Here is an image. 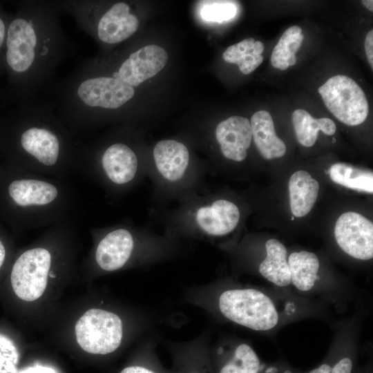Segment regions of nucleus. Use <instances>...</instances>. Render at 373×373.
<instances>
[{"instance_id":"nucleus-10","label":"nucleus","mask_w":373,"mask_h":373,"mask_svg":"<svg viewBox=\"0 0 373 373\" xmlns=\"http://www.w3.org/2000/svg\"><path fill=\"white\" fill-rule=\"evenodd\" d=\"M168 57L162 47L149 45L130 53L117 68L113 69L120 79L135 88L158 73Z\"/></svg>"},{"instance_id":"nucleus-37","label":"nucleus","mask_w":373,"mask_h":373,"mask_svg":"<svg viewBox=\"0 0 373 373\" xmlns=\"http://www.w3.org/2000/svg\"><path fill=\"white\" fill-rule=\"evenodd\" d=\"M279 61H280V66L278 69L282 70H285L287 69V68L289 67L287 62L284 60H279Z\"/></svg>"},{"instance_id":"nucleus-19","label":"nucleus","mask_w":373,"mask_h":373,"mask_svg":"<svg viewBox=\"0 0 373 373\" xmlns=\"http://www.w3.org/2000/svg\"><path fill=\"white\" fill-rule=\"evenodd\" d=\"M291 284L299 291L307 292L315 286L318 278L320 261L313 252L300 251L288 256Z\"/></svg>"},{"instance_id":"nucleus-24","label":"nucleus","mask_w":373,"mask_h":373,"mask_svg":"<svg viewBox=\"0 0 373 373\" xmlns=\"http://www.w3.org/2000/svg\"><path fill=\"white\" fill-rule=\"evenodd\" d=\"M356 360L350 351H337L329 355L317 367L306 373H354Z\"/></svg>"},{"instance_id":"nucleus-16","label":"nucleus","mask_w":373,"mask_h":373,"mask_svg":"<svg viewBox=\"0 0 373 373\" xmlns=\"http://www.w3.org/2000/svg\"><path fill=\"white\" fill-rule=\"evenodd\" d=\"M250 124L252 138L263 158L273 160L281 157L285 154L286 145L277 136L273 119L269 112H256L251 118Z\"/></svg>"},{"instance_id":"nucleus-33","label":"nucleus","mask_w":373,"mask_h":373,"mask_svg":"<svg viewBox=\"0 0 373 373\" xmlns=\"http://www.w3.org/2000/svg\"><path fill=\"white\" fill-rule=\"evenodd\" d=\"M254 48L253 53L255 56L260 55L265 50L264 44L260 41H255Z\"/></svg>"},{"instance_id":"nucleus-34","label":"nucleus","mask_w":373,"mask_h":373,"mask_svg":"<svg viewBox=\"0 0 373 373\" xmlns=\"http://www.w3.org/2000/svg\"><path fill=\"white\" fill-rule=\"evenodd\" d=\"M285 32L289 36H291L293 35H300L302 34V29L298 26H293L287 29Z\"/></svg>"},{"instance_id":"nucleus-38","label":"nucleus","mask_w":373,"mask_h":373,"mask_svg":"<svg viewBox=\"0 0 373 373\" xmlns=\"http://www.w3.org/2000/svg\"><path fill=\"white\" fill-rule=\"evenodd\" d=\"M287 64L289 66H294L296 63V57L295 55L291 56L287 61Z\"/></svg>"},{"instance_id":"nucleus-15","label":"nucleus","mask_w":373,"mask_h":373,"mask_svg":"<svg viewBox=\"0 0 373 373\" xmlns=\"http://www.w3.org/2000/svg\"><path fill=\"white\" fill-rule=\"evenodd\" d=\"M6 193L12 204L27 207L49 204L57 198L58 191L54 185L44 181L17 179L8 183Z\"/></svg>"},{"instance_id":"nucleus-14","label":"nucleus","mask_w":373,"mask_h":373,"mask_svg":"<svg viewBox=\"0 0 373 373\" xmlns=\"http://www.w3.org/2000/svg\"><path fill=\"white\" fill-rule=\"evenodd\" d=\"M101 161L108 179L117 185L133 180L139 170L136 153L123 142H115L108 146L102 153Z\"/></svg>"},{"instance_id":"nucleus-1","label":"nucleus","mask_w":373,"mask_h":373,"mask_svg":"<svg viewBox=\"0 0 373 373\" xmlns=\"http://www.w3.org/2000/svg\"><path fill=\"white\" fill-rule=\"evenodd\" d=\"M57 0H29L8 20L4 62L21 102L46 95L70 44Z\"/></svg>"},{"instance_id":"nucleus-2","label":"nucleus","mask_w":373,"mask_h":373,"mask_svg":"<svg viewBox=\"0 0 373 373\" xmlns=\"http://www.w3.org/2000/svg\"><path fill=\"white\" fill-rule=\"evenodd\" d=\"M61 12L70 15L79 28L99 43L112 46L130 38L138 29L137 17L126 2L103 7L97 1L59 0Z\"/></svg>"},{"instance_id":"nucleus-30","label":"nucleus","mask_w":373,"mask_h":373,"mask_svg":"<svg viewBox=\"0 0 373 373\" xmlns=\"http://www.w3.org/2000/svg\"><path fill=\"white\" fill-rule=\"evenodd\" d=\"M260 373H299L295 370L287 368L286 365L278 364L269 367L264 366Z\"/></svg>"},{"instance_id":"nucleus-22","label":"nucleus","mask_w":373,"mask_h":373,"mask_svg":"<svg viewBox=\"0 0 373 373\" xmlns=\"http://www.w3.org/2000/svg\"><path fill=\"white\" fill-rule=\"evenodd\" d=\"M254 38H247L238 44L228 47L222 54L224 61L238 66L244 75H248L256 69L263 61L260 55L255 56L253 53Z\"/></svg>"},{"instance_id":"nucleus-8","label":"nucleus","mask_w":373,"mask_h":373,"mask_svg":"<svg viewBox=\"0 0 373 373\" xmlns=\"http://www.w3.org/2000/svg\"><path fill=\"white\" fill-rule=\"evenodd\" d=\"M50 263V254L46 249L34 248L23 252L11 271L15 294L26 301L38 299L46 289Z\"/></svg>"},{"instance_id":"nucleus-28","label":"nucleus","mask_w":373,"mask_h":373,"mask_svg":"<svg viewBox=\"0 0 373 373\" xmlns=\"http://www.w3.org/2000/svg\"><path fill=\"white\" fill-rule=\"evenodd\" d=\"M8 20L6 21V17L0 12V61L3 59V58H2L1 56L3 55L4 56V52H3V49H4L5 50Z\"/></svg>"},{"instance_id":"nucleus-39","label":"nucleus","mask_w":373,"mask_h":373,"mask_svg":"<svg viewBox=\"0 0 373 373\" xmlns=\"http://www.w3.org/2000/svg\"><path fill=\"white\" fill-rule=\"evenodd\" d=\"M332 140H333V141H332L333 143H334V142H336V139H335V138H333Z\"/></svg>"},{"instance_id":"nucleus-25","label":"nucleus","mask_w":373,"mask_h":373,"mask_svg":"<svg viewBox=\"0 0 373 373\" xmlns=\"http://www.w3.org/2000/svg\"><path fill=\"white\" fill-rule=\"evenodd\" d=\"M200 13L207 21L222 22L232 19L237 12L235 3L231 1H203Z\"/></svg>"},{"instance_id":"nucleus-32","label":"nucleus","mask_w":373,"mask_h":373,"mask_svg":"<svg viewBox=\"0 0 373 373\" xmlns=\"http://www.w3.org/2000/svg\"><path fill=\"white\" fill-rule=\"evenodd\" d=\"M304 39V35L301 34L299 35L298 38L293 43L288 45V49L293 53H296L302 44V41Z\"/></svg>"},{"instance_id":"nucleus-23","label":"nucleus","mask_w":373,"mask_h":373,"mask_svg":"<svg viewBox=\"0 0 373 373\" xmlns=\"http://www.w3.org/2000/svg\"><path fill=\"white\" fill-rule=\"evenodd\" d=\"M174 362L171 373H213L206 350L195 348L178 352Z\"/></svg>"},{"instance_id":"nucleus-18","label":"nucleus","mask_w":373,"mask_h":373,"mask_svg":"<svg viewBox=\"0 0 373 373\" xmlns=\"http://www.w3.org/2000/svg\"><path fill=\"white\" fill-rule=\"evenodd\" d=\"M266 257L260 263L259 272L269 282L280 287L291 285L286 247L276 239L265 243Z\"/></svg>"},{"instance_id":"nucleus-20","label":"nucleus","mask_w":373,"mask_h":373,"mask_svg":"<svg viewBox=\"0 0 373 373\" xmlns=\"http://www.w3.org/2000/svg\"><path fill=\"white\" fill-rule=\"evenodd\" d=\"M292 122L298 142L304 146H312L321 131L327 135H332L336 131L334 121L327 117L316 119L303 109H296L292 113Z\"/></svg>"},{"instance_id":"nucleus-36","label":"nucleus","mask_w":373,"mask_h":373,"mask_svg":"<svg viewBox=\"0 0 373 373\" xmlns=\"http://www.w3.org/2000/svg\"><path fill=\"white\" fill-rule=\"evenodd\" d=\"M363 5L370 11H373V1L372 0H363L361 1Z\"/></svg>"},{"instance_id":"nucleus-35","label":"nucleus","mask_w":373,"mask_h":373,"mask_svg":"<svg viewBox=\"0 0 373 373\" xmlns=\"http://www.w3.org/2000/svg\"><path fill=\"white\" fill-rule=\"evenodd\" d=\"M6 256V247L2 242V240L0 239V269L2 267Z\"/></svg>"},{"instance_id":"nucleus-13","label":"nucleus","mask_w":373,"mask_h":373,"mask_svg":"<svg viewBox=\"0 0 373 373\" xmlns=\"http://www.w3.org/2000/svg\"><path fill=\"white\" fill-rule=\"evenodd\" d=\"M135 241L130 231L117 229L109 232L99 242L95 254L101 269L113 271L122 268L131 258Z\"/></svg>"},{"instance_id":"nucleus-21","label":"nucleus","mask_w":373,"mask_h":373,"mask_svg":"<svg viewBox=\"0 0 373 373\" xmlns=\"http://www.w3.org/2000/svg\"><path fill=\"white\" fill-rule=\"evenodd\" d=\"M328 173L336 184L358 191L373 193V174L370 171L336 163L330 166Z\"/></svg>"},{"instance_id":"nucleus-12","label":"nucleus","mask_w":373,"mask_h":373,"mask_svg":"<svg viewBox=\"0 0 373 373\" xmlns=\"http://www.w3.org/2000/svg\"><path fill=\"white\" fill-rule=\"evenodd\" d=\"M215 135L225 158L238 162L246 159L252 140L251 127L247 118L232 116L222 120L217 125Z\"/></svg>"},{"instance_id":"nucleus-26","label":"nucleus","mask_w":373,"mask_h":373,"mask_svg":"<svg viewBox=\"0 0 373 373\" xmlns=\"http://www.w3.org/2000/svg\"><path fill=\"white\" fill-rule=\"evenodd\" d=\"M18 359V351L13 341L0 334V373H16Z\"/></svg>"},{"instance_id":"nucleus-11","label":"nucleus","mask_w":373,"mask_h":373,"mask_svg":"<svg viewBox=\"0 0 373 373\" xmlns=\"http://www.w3.org/2000/svg\"><path fill=\"white\" fill-rule=\"evenodd\" d=\"M209 356L213 373H260L265 366L247 343L220 345Z\"/></svg>"},{"instance_id":"nucleus-3","label":"nucleus","mask_w":373,"mask_h":373,"mask_svg":"<svg viewBox=\"0 0 373 373\" xmlns=\"http://www.w3.org/2000/svg\"><path fill=\"white\" fill-rule=\"evenodd\" d=\"M172 226L199 237L226 236L238 226V207L227 199L207 200L204 195H190L187 202L173 213Z\"/></svg>"},{"instance_id":"nucleus-6","label":"nucleus","mask_w":373,"mask_h":373,"mask_svg":"<svg viewBox=\"0 0 373 373\" xmlns=\"http://www.w3.org/2000/svg\"><path fill=\"white\" fill-rule=\"evenodd\" d=\"M155 178L162 188L180 193L198 175V169H193L189 151L186 145L175 140L159 141L153 150Z\"/></svg>"},{"instance_id":"nucleus-4","label":"nucleus","mask_w":373,"mask_h":373,"mask_svg":"<svg viewBox=\"0 0 373 373\" xmlns=\"http://www.w3.org/2000/svg\"><path fill=\"white\" fill-rule=\"evenodd\" d=\"M217 307L226 319L254 331L271 330L280 320L272 298L256 288L225 289L218 297Z\"/></svg>"},{"instance_id":"nucleus-7","label":"nucleus","mask_w":373,"mask_h":373,"mask_svg":"<svg viewBox=\"0 0 373 373\" xmlns=\"http://www.w3.org/2000/svg\"><path fill=\"white\" fill-rule=\"evenodd\" d=\"M325 105L340 122L357 126L365 122L369 113L365 95L358 84L345 75L329 78L318 89Z\"/></svg>"},{"instance_id":"nucleus-31","label":"nucleus","mask_w":373,"mask_h":373,"mask_svg":"<svg viewBox=\"0 0 373 373\" xmlns=\"http://www.w3.org/2000/svg\"><path fill=\"white\" fill-rule=\"evenodd\" d=\"M19 373H57L55 370L51 367L36 365L33 367H29L23 370L20 371Z\"/></svg>"},{"instance_id":"nucleus-5","label":"nucleus","mask_w":373,"mask_h":373,"mask_svg":"<svg viewBox=\"0 0 373 373\" xmlns=\"http://www.w3.org/2000/svg\"><path fill=\"white\" fill-rule=\"evenodd\" d=\"M76 340L86 352L105 355L121 345L123 325L115 314L102 309H90L77 321Z\"/></svg>"},{"instance_id":"nucleus-9","label":"nucleus","mask_w":373,"mask_h":373,"mask_svg":"<svg viewBox=\"0 0 373 373\" xmlns=\"http://www.w3.org/2000/svg\"><path fill=\"white\" fill-rule=\"evenodd\" d=\"M334 236L339 247L350 256L362 260L373 258V224L361 214L342 213L336 222Z\"/></svg>"},{"instance_id":"nucleus-29","label":"nucleus","mask_w":373,"mask_h":373,"mask_svg":"<svg viewBox=\"0 0 373 373\" xmlns=\"http://www.w3.org/2000/svg\"><path fill=\"white\" fill-rule=\"evenodd\" d=\"M365 50L368 63L371 68H373V30H370L365 39Z\"/></svg>"},{"instance_id":"nucleus-27","label":"nucleus","mask_w":373,"mask_h":373,"mask_svg":"<svg viewBox=\"0 0 373 373\" xmlns=\"http://www.w3.org/2000/svg\"><path fill=\"white\" fill-rule=\"evenodd\" d=\"M119 373H171V372L165 370L153 355L146 352V356L142 361L124 367Z\"/></svg>"},{"instance_id":"nucleus-17","label":"nucleus","mask_w":373,"mask_h":373,"mask_svg":"<svg viewBox=\"0 0 373 373\" xmlns=\"http://www.w3.org/2000/svg\"><path fill=\"white\" fill-rule=\"evenodd\" d=\"M288 187L292 214L297 218L305 216L317 200L319 183L308 172L299 170L291 175Z\"/></svg>"}]
</instances>
